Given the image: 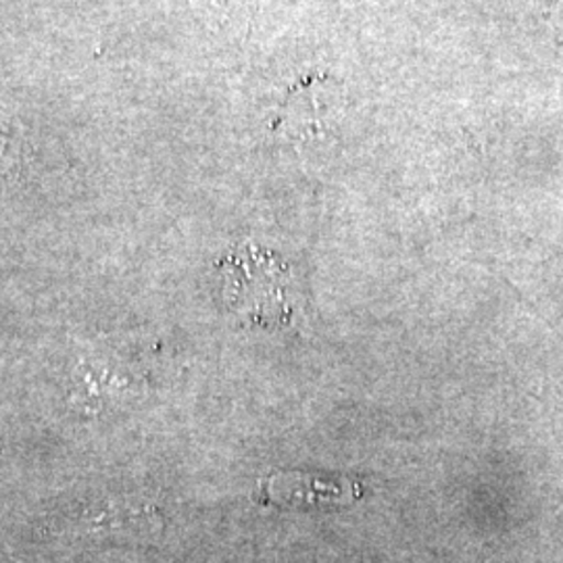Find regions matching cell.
<instances>
[{"mask_svg":"<svg viewBox=\"0 0 563 563\" xmlns=\"http://www.w3.org/2000/svg\"><path fill=\"white\" fill-rule=\"evenodd\" d=\"M223 297L244 322H290L295 313L292 272L272 253L242 246L222 262Z\"/></svg>","mask_w":563,"mask_h":563,"instance_id":"cell-1","label":"cell"}]
</instances>
